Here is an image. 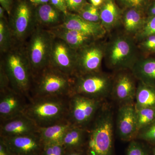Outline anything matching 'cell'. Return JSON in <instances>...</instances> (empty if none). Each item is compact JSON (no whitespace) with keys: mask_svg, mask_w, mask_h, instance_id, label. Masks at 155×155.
<instances>
[{"mask_svg":"<svg viewBox=\"0 0 155 155\" xmlns=\"http://www.w3.org/2000/svg\"><path fill=\"white\" fill-rule=\"evenodd\" d=\"M114 124L113 107L105 101L87 128L82 149L84 155H115Z\"/></svg>","mask_w":155,"mask_h":155,"instance_id":"1","label":"cell"},{"mask_svg":"<svg viewBox=\"0 0 155 155\" xmlns=\"http://www.w3.org/2000/svg\"><path fill=\"white\" fill-rule=\"evenodd\" d=\"M2 56L0 65L8 77L11 87L29 100L33 75L24 43L15 42L11 48Z\"/></svg>","mask_w":155,"mask_h":155,"instance_id":"2","label":"cell"},{"mask_svg":"<svg viewBox=\"0 0 155 155\" xmlns=\"http://www.w3.org/2000/svg\"><path fill=\"white\" fill-rule=\"evenodd\" d=\"M136 42L134 38L125 32L111 36L104 43L106 66L115 72L131 70L141 57Z\"/></svg>","mask_w":155,"mask_h":155,"instance_id":"3","label":"cell"},{"mask_svg":"<svg viewBox=\"0 0 155 155\" xmlns=\"http://www.w3.org/2000/svg\"><path fill=\"white\" fill-rule=\"evenodd\" d=\"M69 97L31 98L24 114L38 127H47L67 120L69 112Z\"/></svg>","mask_w":155,"mask_h":155,"instance_id":"4","label":"cell"},{"mask_svg":"<svg viewBox=\"0 0 155 155\" xmlns=\"http://www.w3.org/2000/svg\"><path fill=\"white\" fill-rule=\"evenodd\" d=\"M74 77L49 65L33 76L30 98L46 96H69L72 93Z\"/></svg>","mask_w":155,"mask_h":155,"instance_id":"5","label":"cell"},{"mask_svg":"<svg viewBox=\"0 0 155 155\" xmlns=\"http://www.w3.org/2000/svg\"><path fill=\"white\" fill-rule=\"evenodd\" d=\"M54 38L48 29L36 27L24 43L33 76L49 65Z\"/></svg>","mask_w":155,"mask_h":155,"instance_id":"6","label":"cell"},{"mask_svg":"<svg viewBox=\"0 0 155 155\" xmlns=\"http://www.w3.org/2000/svg\"><path fill=\"white\" fill-rule=\"evenodd\" d=\"M113 83V75L102 71L76 75L74 77L71 95L79 94L105 101L110 97Z\"/></svg>","mask_w":155,"mask_h":155,"instance_id":"7","label":"cell"},{"mask_svg":"<svg viewBox=\"0 0 155 155\" xmlns=\"http://www.w3.org/2000/svg\"><path fill=\"white\" fill-rule=\"evenodd\" d=\"M104 102L79 94L71 95L69 97L67 120L72 125L87 128Z\"/></svg>","mask_w":155,"mask_h":155,"instance_id":"8","label":"cell"},{"mask_svg":"<svg viewBox=\"0 0 155 155\" xmlns=\"http://www.w3.org/2000/svg\"><path fill=\"white\" fill-rule=\"evenodd\" d=\"M31 3L25 1L19 2L8 21L12 34L17 42L24 43L36 28L34 11Z\"/></svg>","mask_w":155,"mask_h":155,"instance_id":"9","label":"cell"},{"mask_svg":"<svg viewBox=\"0 0 155 155\" xmlns=\"http://www.w3.org/2000/svg\"><path fill=\"white\" fill-rule=\"evenodd\" d=\"M100 40L78 50L76 75H83L102 71L104 55V43Z\"/></svg>","mask_w":155,"mask_h":155,"instance_id":"10","label":"cell"},{"mask_svg":"<svg viewBox=\"0 0 155 155\" xmlns=\"http://www.w3.org/2000/svg\"><path fill=\"white\" fill-rule=\"evenodd\" d=\"M115 72L110 97L119 106L134 104L137 80L131 70Z\"/></svg>","mask_w":155,"mask_h":155,"instance_id":"11","label":"cell"},{"mask_svg":"<svg viewBox=\"0 0 155 155\" xmlns=\"http://www.w3.org/2000/svg\"><path fill=\"white\" fill-rule=\"evenodd\" d=\"M77 51L64 41L54 37L49 65L69 76L76 75Z\"/></svg>","mask_w":155,"mask_h":155,"instance_id":"12","label":"cell"},{"mask_svg":"<svg viewBox=\"0 0 155 155\" xmlns=\"http://www.w3.org/2000/svg\"><path fill=\"white\" fill-rule=\"evenodd\" d=\"M29 100L11 86L0 91V122L24 114Z\"/></svg>","mask_w":155,"mask_h":155,"instance_id":"13","label":"cell"},{"mask_svg":"<svg viewBox=\"0 0 155 155\" xmlns=\"http://www.w3.org/2000/svg\"><path fill=\"white\" fill-rule=\"evenodd\" d=\"M11 155H41L43 143L38 134L27 135L0 137Z\"/></svg>","mask_w":155,"mask_h":155,"instance_id":"14","label":"cell"},{"mask_svg":"<svg viewBox=\"0 0 155 155\" xmlns=\"http://www.w3.org/2000/svg\"><path fill=\"white\" fill-rule=\"evenodd\" d=\"M116 124L117 134L121 140L130 142L135 139L138 130L134 104L119 106Z\"/></svg>","mask_w":155,"mask_h":155,"instance_id":"15","label":"cell"},{"mask_svg":"<svg viewBox=\"0 0 155 155\" xmlns=\"http://www.w3.org/2000/svg\"><path fill=\"white\" fill-rule=\"evenodd\" d=\"M39 127L25 114L1 121L0 137H7L37 133Z\"/></svg>","mask_w":155,"mask_h":155,"instance_id":"16","label":"cell"},{"mask_svg":"<svg viewBox=\"0 0 155 155\" xmlns=\"http://www.w3.org/2000/svg\"><path fill=\"white\" fill-rule=\"evenodd\" d=\"M60 25L92 35L98 40L101 39L107 33L101 23L89 22L74 13H68L65 16L63 23Z\"/></svg>","mask_w":155,"mask_h":155,"instance_id":"17","label":"cell"},{"mask_svg":"<svg viewBox=\"0 0 155 155\" xmlns=\"http://www.w3.org/2000/svg\"><path fill=\"white\" fill-rule=\"evenodd\" d=\"M48 29L54 36L67 43L77 51L96 41L100 40L92 35L63 27L61 25Z\"/></svg>","mask_w":155,"mask_h":155,"instance_id":"18","label":"cell"},{"mask_svg":"<svg viewBox=\"0 0 155 155\" xmlns=\"http://www.w3.org/2000/svg\"><path fill=\"white\" fill-rule=\"evenodd\" d=\"M36 27L49 29L61 25L65 15L50 3L37 6L34 11Z\"/></svg>","mask_w":155,"mask_h":155,"instance_id":"19","label":"cell"},{"mask_svg":"<svg viewBox=\"0 0 155 155\" xmlns=\"http://www.w3.org/2000/svg\"><path fill=\"white\" fill-rule=\"evenodd\" d=\"M147 18L144 11L136 8L125 9L122 12L121 22L124 32L134 38L141 30Z\"/></svg>","mask_w":155,"mask_h":155,"instance_id":"20","label":"cell"},{"mask_svg":"<svg viewBox=\"0 0 155 155\" xmlns=\"http://www.w3.org/2000/svg\"><path fill=\"white\" fill-rule=\"evenodd\" d=\"M130 70L137 81L155 87V58L140 57Z\"/></svg>","mask_w":155,"mask_h":155,"instance_id":"21","label":"cell"},{"mask_svg":"<svg viewBox=\"0 0 155 155\" xmlns=\"http://www.w3.org/2000/svg\"><path fill=\"white\" fill-rule=\"evenodd\" d=\"M101 24L110 31L121 23L122 12L114 0H104L99 7Z\"/></svg>","mask_w":155,"mask_h":155,"instance_id":"22","label":"cell"},{"mask_svg":"<svg viewBox=\"0 0 155 155\" xmlns=\"http://www.w3.org/2000/svg\"><path fill=\"white\" fill-rule=\"evenodd\" d=\"M72 125L67 119L47 127H39L37 133L44 145L61 143L64 134Z\"/></svg>","mask_w":155,"mask_h":155,"instance_id":"23","label":"cell"},{"mask_svg":"<svg viewBox=\"0 0 155 155\" xmlns=\"http://www.w3.org/2000/svg\"><path fill=\"white\" fill-rule=\"evenodd\" d=\"M86 134L87 128L72 125L64 134L61 144L66 151L82 150Z\"/></svg>","mask_w":155,"mask_h":155,"instance_id":"24","label":"cell"},{"mask_svg":"<svg viewBox=\"0 0 155 155\" xmlns=\"http://www.w3.org/2000/svg\"><path fill=\"white\" fill-rule=\"evenodd\" d=\"M137 81L134 102L136 109L155 107V87Z\"/></svg>","mask_w":155,"mask_h":155,"instance_id":"25","label":"cell"},{"mask_svg":"<svg viewBox=\"0 0 155 155\" xmlns=\"http://www.w3.org/2000/svg\"><path fill=\"white\" fill-rule=\"evenodd\" d=\"M8 22L6 18L0 19V52L3 54L8 51L15 43Z\"/></svg>","mask_w":155,"mask_h":155,"instance_id":"26","label":"cell"},{"mask_svg":"<svg viewBox=\"0 0 155 155\" xmlns=\"http://www.w3.org/2000/svg\"><path fill=\"white\" fill-rule=\"evenodd\" d=\"M137 124L138 133L155 120V107L136 110Z\"/></svg>","mask_w":155,"mask_h":155,"instance_id":"27","label":"cell"},{"mask_svg":"<svg viewBox=\"0 0 155 155\" xmlns=\"http://www.w3.org/2000/svg\"><path fill=\"white\" fill-rule=\"evenodd\" d=\"M77 14L89 22L101 23L99 7L91 4L87 2Z\"/></svg>","mask_w":155,"mask_h":155,"instance_id":"28","label":"cell"},{"mask_svg":"<svg viewBox=\"0 0 155 155\" xmlns=\"http://www.w3.org/2000/svg\"><path fill=\"white\" fill-rule=\"evenodd\" d=\"M155 35V16L147 17L146 22L134 38L140 41L147 37Z\"/></svg>","mask_w":155,"mask_h":155,"instance_id":"29","label":"cell"},{"mask_svg":"<svg viewBox=\"0 0 155 155\" xmlns=\"http://www.w3.org/2000/svg\"><path fill=\"white\" fill-rule=\"evenodd\" d=\"M135 140L155 145V120L148 126L139 131Z\"/></svg>","mask_w":155,"mask_h":155,"instance_id":"30","label":"cell"},{"mask_svg":"<svg viewBox=\"0 0 155 155\" xmlns=\"http://www.w3.org/2000/svg\"><path fill=\"white\" fill-rule=\"evenodd\" d=\"M126 155H150L148 150L142 141L133 140L130 141Z\"/></svg>","mask_w":155,"mask_h":155,"instance_id":"31","label":"cell"},{"mask_svg":"<svg viewBox=\"0 0 155 155\" xmlns=\"http://www.w3.org/2000/svg\"><path fill=\"white\" fill-rule=\"evenodd\" d=\"M140 52L145 54H155V35L147 37L137 44Z\"/></svg>","mask_w":155,"mask_h":155,"instance_id":"32","label":"cell"},{"mask_svg":"<svg viewBox=\"0 0 155 155\" xmlns=\"http://www.w3.org/2000/svg\"><path fill=\"white\" fill-rule=\"evenodd\" d=\"M66 150L61 143L44 145L41 155H65Z\"/></svg>","mask_w":155,"mask_h":155,"instance_id":"33","label":"cell"},{"mask_svg":"<svg viewBox=\"0 0 155 155\" xmlns=\"http://www.w3.org/2000/svg\"><path fill=\"white\" fill-rule=\"evenodd\" d=\"M125 9L136 8L145 11L149 0H118Z\"/></svg>","mask_w":155,"mask_h":155,"instance_id":"34","label":"cell"},{"mask_svg":"<svg viewBox=\"0 0 155 155\" xmlns=\"http://www.w3.org/2000/svg\"><path fill=\"white\" fill-rule=\"evenodd\" d=\"M68 12L78 14L85 5V0H65Z\"/></svg>","mask_w":155,"mask_h":155,"instance_id":"35","label":"cell"},{"mask_svg":"<svg viewBox=\"0 0 155 155\" xmlns=\"http://www.w3.org/2000/svg\"><path fill=\"white\" fill-rule=\"evenodd\" d=\"M11 86L8 77L4 68L0 65V91Z\"/></svg>","mask_w":155,"mask_h":155,"instance_id":"36","label":"cell"},{"mask_svg":"<svg viewBox=\"0 0 155 155\" xmlns=\"http://www.w3.org/2000/svg\"><path fill=\"white\" fill-rule=\"evenodd\" d=\"M50 3L65 16L69 13L65 0H50Z\"/></svg>","mask_w":155,"mask_h":155,"instance_id":"37","label":"cell"},{"mask_svg":"<svg viewBox=\"0 0 155 155\" xmlns=\"http://www.w3.org/2000/svg\"><path fill=\"white\" fill-rule=\"evenodd\" d=\"M0 4L1 7L5 9L6 12L8 13L9 16L11 15L12 12V0H0Z\"/></svg>","mask_w":155,"mask_h":155,"instance_id":"38","label":"cell"},{"mask_svg":"<svg viewBox=\"0 0 155 155\" xmlns=\"http://www.w3.org/2000/svg\"><path fill=\"white\" fill-rule=\"evenodd\" d=\"M0 155H11L7 147L0 139Z\"/></svg>","mask_w":155,"mask_h":155,"instance_id":"39","label":"cell"},{"mask_svg":"<svg viewBox=\"0 0 155 155\" xmlns=\"http://www.w3.org/2000/svg\"><path fill=\"white\" fill-rule=\"evenodd\" d=\"M32 5L38 6L50 3V0H29Z\"/></svg>","mask_w":155,"mask_h":155,"instance_id":"40","label":"cell"},{"mask_svg":"<svg viewBox=\"0 0 155 155\" xmlns=\"http://www.w3.org/2000/svg\"><path fill=\"white\" fill-rule=\"evenodd\" d=\"M65 155H84L83 150H72L66 151Z\"/></svg>","mask_w":155,"mask_h":155,"instance_id":"41","label":"cell"},{"mask_svg":"<svg viewBox=\"0 0 155 155\" xmlns=\"http://www.w3.org/2000/svg\"><path fill=\"white\" fill-rule=\"evenodd\" d=\"M104 0H90L92 5L97 7H99L104 2Z\"/></svg>","mask_w":155,"mask_h":155,"instance_id":"42","label":"cell"},{"mask_svg":"<svg viewBox=\"0 0 155 155\" xmlns=\"http://www.w3.org/2000/svg\"><path fill=\"white\" fill-rule=\"evenodd\" d=\"M5 9L1 6L0 7V19L6 18L5 16Z\"/></svg>","mask_w":155,"mask_h":155,"instance_id":"43","label":"cell"},{"mask_svg":"<svg viewBox=\"0 0 155 155\" xmlns=\"http://www.w3.org/2000/svg\"><path fill=\"white\" fill-rule=\"evenodd\" d=\"M152 154L153 155H155V145L153 149Z\"/></svg>","mask_w":155,"mask_h":155,"instance_id":"44","label":"cell"}]
</instances>
